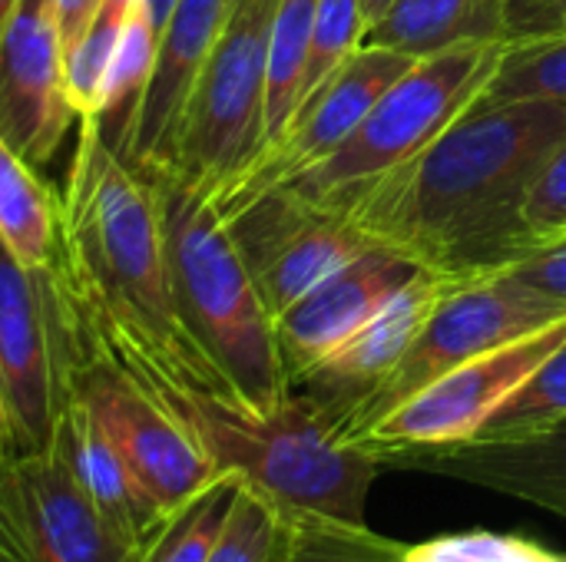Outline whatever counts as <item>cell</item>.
<instances>
[{"mask_svg": "<svg viewBox=\"0 0 566 562\" xmlns=\"http://www.w3.org/2000/svg\"><path fill=\"white\" fill-rule=\"evenodd\" d=\"M566 139V103L474 99L424 152L375 182L348 215L378 242L458 282L497 275L537 248L524 202Z\"/></svg>", "mask_w": 566, "mask_h": 562, "instance_id": "1", "label": "cell"}, {"mask_svg": "<svg viewBox=\"0 0 566 562\" xmlns=\"http://www.w3.org/2000/svg\"><path fill=\"white\" fill-rule=\"evenodd\" d=\"M60 308L66 331L156 397L192 434L219 474H235L285 517L365 523L381 464L375 454L348 444L302 394L292 391L275 411L259 414L232 391L172 371L133 341L86 321L63 291Z\"/></svg>", "mask_w": 566, "mask_h": 562, "instance_id": "2", "label": "cell"}, {"mask_svg": "<svg viewBox=\"0 0 566 562\" xmlns=\"http://www.w3.org/2000/svg\"><path fill=\"white\" fill-rule=\"evenodd\" d=\"M60 205L63 262L53 278L70 305L156 361L229 388L176 318L163 219L149 176L119 159L93 119L76 123V152Z\"/></svg>", "mask_w": 566, "mask_h": 562, "instance_id": "3", "label": "cell"}, {"mask_svg": "<svg viewBox=\"0 0 566 562\" xmlns=\"http://www.w3.org/2000/svg\"><path fill=\"white\" fill-rule=\"evenodd\" d=\"M149 176L159 202L176 318L196 351L252 411H275L289 394L275 318L269 315L219 205L169 169Z\"/></svg>", "mask_w": 566, "mask_h": 562, "instance_id": "4", "label": "cell"}, {"mask_svg": "<svg viewBox=\"0 0 566 562\" xmlns=\"http://www.w3.org/2000/svg\"><path fill=\"white\" fill-rule=\"evenodd\" d=\"M501 50L504 43H458L415 60L332 156L279 185L315 205L348 212L375 182L424 152L481 96Z\"/></svg>", "mask_w": 566, "mask_h": 562, "instance_id": "5", "label": "cell"}, {"mask_svg": "<svg viewBox=\"0 0 566 562\" xmlns=\"http://www.w3.org/2000/svg\"><path fill=\"white\" fill-rule=\"evenodd\" d=\"M279 0H229L226 23L186 103L169 172L229 199L265 156L269 36Z\"/></svg>", "mask_w": 566, "mask_h": 562, "instance_id": "6", "label": "cell"}, {"mask_svg": "<svg viewBox=\"0 0 566 562\" xmlns=\"http://www.w3.org/2000/svg\"><path fill=\"white\" fill-rule=\"evenodd\" d=\"M564 318L566 305L514 282L504 272L454 282L431 308L424 328L418 331L391 378L355 411L342 437L355 444L385 414L401 407L408 397H415L451 368L521 341L534 331H544Z\"/></svg>", "mask_w": 566, "mask_h": 562, "instance_id": "7", "label": "cell"}, {"mask_svg": "<svg viewBox=\"0 0 566 562\" xmlns=\"http://www.w3.org/2000/svg\"><path fill=\"white\" fill-rule=\"evenodd\" d=\"M63 394L76 397L93 414L129 474L166 517L219 477L206 450L156 397H149L133 378H126L113 361L86 348L66 328Z\"/></svg>", "mask_w": 566, "mask_h": 562, "instance_id": "8", "label": "cell"}, {"mask_svg": "<svg viewBox=\"0 0 566 562\" xmlns=\"http://www.w3.org/2000/svg\"><path fill=\"white\" fill-rule=\"evenodd\" d=\"M219 212L272 318L378 242L348 212L315 205L285 185Z\"/></svg>", "mask_w": 566, "mask_h": 562, "instance_id": "9", "label": "cell"}, {"mask_svg": "<svg viewBox=\"0 0 566 562\" xmlns=\"http://www.w3.org/2000/svg\"><path fill=\"white\" fill-rule=\"evenodd\" d=\"M564 341L566 318L521 341L471 358L385 414L355 444L375 457L408 447L464 444Z\"/></svg>", "mask_w": 566, "mask_h": 562, "instance_id": "10", "label": "cell"}, {"mask_svg": "<svg viewBox=\"0 0 566 562\" xmlns=\"http://www.w3.org/2000/svg\"><path fill=\"white\" fill-rule=\"evenodd\" d=\"M0 391L17 454L53 444L63 411V331L46 275L30 272L0 238Z\"/></svg>", "mask_w": 566, "mask_h": 562, "instance_id": "11", "label": "cell"}, {"mask_svg": "<svg viewBox=\"0 0 566 562\" xmlns=\"http://www.w3.org/2000/svg\"><path fill=\"white\" fill-rule=\"evenodd\" d=\"M7 503L20 562H133L136 550L96 510L53 441L7 460Z\"/></svg>", "mask_w": 566, "mask_h": 562, "instance_id": "12", "label": "cell"}, {"mask_svg": "<svg viewBox=\"0 0 566 562\" xmlns=\"http://www.w3.org/2000/svg\"><path fill=\"white\" fill-rule=\"evenodd\" d=\"M73 123L53 0H20L0 36V136L43 172Z\"/></svg>", "mask_w": 566, "mask_h": 562, "instance_id": "13", "label": "cell"}, {"mask_svg": "<svg viewBox=\"0 0 566 562\" xmlns=\"http://www.w3.org/2000/svg\"><path fill=\"white\" fill-rule=\"evenodd\" d=\"M428 272L431 268L415 255L388 242H375L282 311L275 318V338L289 388L302 371L335 351Z\"/></svg>", "mask_w": 566, "mask_h": 562, "instance_id": "14", "label": "cell"}, {"mask_svg": "<svg viewBox=\"0 0 566 562\" xmlns=\"http://www.w3.org/2000/svg\"><path fill=\"white\" fill-rule=\"evenodd\" d=\"M454 282L458 278H448L441 272L421 275L368 325H361L335 351H328L322 361L302 371L292 381V391L302 394L308 404H315L318 414L338 434H345L355 411L391 378V371L398 368V361L424 328L431 308Z\"/></svg>", "mask_w": 566, "mask_h": 562, "instance_id": "15", "label": "cell"}, {"mask_svg": "<svg viewBox=\"0 0 566 562\" xmlns=\"http://www.w3.org/2000/svg\"><path fill=\"white\" fill-rule=\"evenodd\" d=\"M415 60L395 50L381 46H361L332 79H325L292 116L282 139L259 159V166L245 176V182L219 202V209H229L255 192H265L325 156H332L355 126L368 116V109L378 103V96L411 66Z\"/></svg>", "mask_w": 566, "mask_h": 562, "instance_id": "16", "label": "cell"}, {"mask_svg": "<svg viewBox=\"0 0 566 562\" xmlns=\"http://www.w3.org/2000/svg\"><path fill=\"white\" fill-rule=\"evenodd\" d=\"M381 470H411L501 494L566 523V417L511 441H464L378 454Z\"/></svg>", "mask_w": 566, "mask_h": 562, "instance_id": "17", "label": "cell"}, {"mask_svg": "<svg viewBox=\"0 0 566 562\" xmlns=\"http://www.w3.org/2000/svg\"><path fill=\"white\" fill-rule=\"evenodd\" d=\"M226 13L229 0H176L169 20L163 23L153 73L123 149V159L136 172L169 169L186 103L226 23Z\"/></svg>", "mask_w": 566, "mask_h": 562, "instance_id": "18", "label": "cell"}, {"mask_svg": "<svg viewBox=\"0 0 566 562\" xmlns=\"http://www.w3.org/2000/svg\"><path fill=\"white\" fill-rule=\"evenodd\" d=\"M53 441L66 454L73 474L80 477L96 510L139 553L149 543V537L159 530L166 513L149 500V494L129 474V467L123 464L109 437L99 431L93 414L70 394H63V411Z\"/></svg>", "mask_w": 566, "mask_h": 562, "instance_id": "19", "label": "cell"}, {"mask_svg": "<svg viewBox=\"0 0 566 562\" xmlns=\"http://www.w3.org/2000/svg\"><path fill=\"white\" fill-rule=\"evenodd\" d=\"M504 0H398L365 30L361 46H381L411 60L458 43H501Z\"/></svg>", "mask_w": 566, "mask_h": 562, "instance_id": "20", "label": "cell"}, {"mask_svg": "<svg viewBox=\"0 0 566 562\" xmlns=\"http://www.w3.org/2000/svg\"><path fill=\"white\" fill-rule=\"evenodd\" d=\"M0 238L36 275L63 262V205L40 172L0 136Z\"/></svg>", "mask_w": 566, "mask_h": 562, "instance_id": "21", "label": "cell"}, {"mask_svg": "<svg viewBox=\"0 0 566 562\" xmlns=\"http://www.w3.org/2000/svg\"><path fill=\"white\" fill-rule=\"evenodd\" d=\"M318 0H279L269 36V89H265V152L289 129L298 99H302V73L312 43Z\"/></svg>", "mask_w": 566, "mask_h": 562, "instance_id": "22", "label": "cell"}, {"mask_svg": "<svg viewBox=\"0 0 566 562\" xmlns=\"http://www.w3.org/2000/svg\"><path fill=\"white\" fill-rule=\"evenodd\" d=\"M401 540L375 533L368 523L328 517H285L272 562H408Z\"/></svg>", "mask_w": 566, "mask_h": 562, "instance_id": "23", "label": "cell"}, {"mask_svg": "<svg viewBox=\"0 0 566 562\" xmlns=\"http://www.w3.org/2000/svg\"><path fill=\"white\" fill-rule=\"evenodd\" d=\"M239 477L219 474L209 487H202L192 500L172 510L149 543L133 562H209V553L226 527L229 507L235 500Z\"/></svg>", "mask_w": 566, "mask_h": 562, "instance_id": "24", "label": "cell"}, {"mask_svg": "<svg viewBox=\"0 0 566 562\" xmlns=\"http://www.w3.org/2000/svg\"><path fill=\"white\" fill-rule=\"evenodd\" d=\"M481 103H566V33L504 43Z\"/></svg>", "mask_w": 566, "mask_h": 562, "instance_id": "25", "label": "cell"}, {"mask_svg": "<svg viewBox=\"0 0 566 562\" xmlns=\"http://www.w3.org/2000/svg\"><path fill=\"white\" fill-rule=\"evenodd\" d=\"M566 417V341L481 424L471 441H511Z\"/></svg>", "mask_w": 566, "mask_h": 562, "instance_id": "26", "label": "cell"}, {"mask_svg": "<svg viewBox=\"0 0 566 562\" xmlns=\"http://www.w3.org/2000/svg\"><path fill=\"white\" fill-rule=\"evenodd\" d=\"M365 30H368V20L358 0H318L298 106L361 50Z\"/></svg>", "mask_w": 566, "mask_h": 562, "instance_id": "27", "label": "cell"}, {"mask_svg": "<svg viewBox=\"0 0 566 562\" xmlns=\"http://www.w3.org/2000/svg\"><path fill=\"white\" fill-rule=\"evenodd\" d=\"M282 533L279 507L239 480L226 527L209 553V562H272Z\"/></svg>", "mask_w": 566, "mask_h": 562, "instance_id": "28", "label": "cell"}, {"mask_svg": "<svg viewBox=\"0 0 566 562\" xmlns=\"http://www.w3.org/2000/svg\"><path fill=\"white\" fill-rule=\"evenodd\" d=\"M408 562H566V553H557L521 533L471 530L411 543Z\"/></svg>", "mask_w": 566, "mask_h": 562, "instance_id": "29", "label": "cell"}, {"mask_svg": "<svg viewBox=\"0 0 566 562\" xmlns=\"http://www.w3.org/2000/svg\"><path fill=\"white\" fill-rule=\"evenodd\" d=\"M524 222L537 245L566 235V139L547 156L524 202Z\"/></svg>", "mask_w": 566, "mask_h": 562, "instance_id": "30", "label": "cell"}, {"mask_svg": "<svg viewBox=\"0 0 566 562\" xmlns=\"http://www.w3.org/2000/svg\"><path fill=\"white\" fill-rule=\"evenodd\" d=\"M566 33V0H504L501 43H524Z\"/></svg>", "mask_w": 566, "mask_h": 562, "instance_id": "31", "label": "cell"}, {"mask_svg": "<svg viewBox=\"0 0 566 562\" xmlns=\"http://www.w3.org/2000/svg\"><path fill=\"white\" fill-rule=\"evenodd\" d=\"M504 275H511L514 282H521V285H527V288L566 305V235L537 245L517 265L504 268Z\"/></svg>", "mask_w": 566, "mask_h": 562, "instance_id": "32", "label": "cell"}, {"mask_svg": "<svg viewBox=\"0 0 566 562\" xmlns=\"http://www.w3.org/2000/svg\"><path fill=\"white\" fill-rule=\"evenodd\" d=\"M99 3L103 0H53L56 26H60V40H63V53H70L76 46V40L86 33V26L93 23Z\"/></svg>", "mask_w": 566, "mask_h": 562, "instance_id": "33", "label": "cell"}, {"mask_svg": "<svg viewBox=\"0 0 566 562\" xmlns=\"http://www.w3.org/2000/svg\"><path fill=\"white\" fill-rule=\"evenodd\" d=\"M17 454V441H13V421H10V411H7V401H3V391H0V460L13 457Z\"/></svg>", "mask_w": 566, "mask_h": 562, "instance_id": "34", "label": "cell"}, {"mask_svg": "<svg viewBox=\"0 0 566 562\" xmlns=\"http://www.w3.org/2000/svg\"><path fill=\"white\" fill-rule=\"evenodd\" d=\"M139 7H143L146 20L153 23V30H156V36H159V30H163V23L169 20V13H172L176 0H139Z\"/></svg>", "mask_w": 566, "mask_h": 562, "instance_id": "35", "label": "cell"}, {"mask_svg": "<svg viewBox=\"0 0 566 562\" xmlns=\"http://www.w3.org/2000/svg\"><path fill=\"white\" fill-rule=\"evenodd\" d=\"M361 3V13H365V20H368V26L375 23V20H381L398 0H358Z\"/></svg>", "mask_w": 566, "mask_h": 562, "instance_id": "36", "label": "cell"}, {"mask_svg": "<svg viewBox=\"0 0 566 562\" xmlns=\"http://www.w3.org/2000/svg\"><path fill=\"white\" fill-rule=\"evenodd\" d=\"M17 3H20V0H0V36H3V30H7V23H10V17H13V10H17Z\"/></svg>", "mask_w": 566, "mask_h": 562, "instance_id": "37", "label": "cell"}, {"mask_svg": "<svg viewBox=\"0 0 566 562\" xmlns=\"http://www.w3.org/2000/svg\"><path fill=\"white\" fill-rule=\"evenodd\" d=\"M0 562H3V560H0Z\"/></svg>", "mask_w": 566, "mask_h": 562, "instance_id": "38", "label": "cell"}]
</instances>
